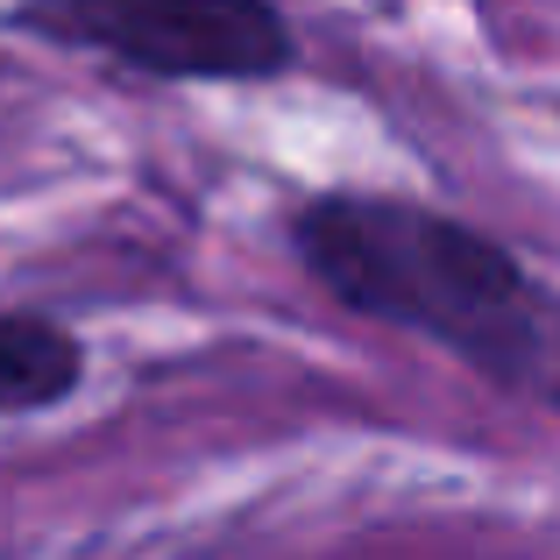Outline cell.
<instances>
[{
	"label": "cell",
	"mask_w": 560,
	"mask_h": 560,
	"mask_svg": "<svg viewBox=\"0 0 560 560\" xmlns=\"http://www.w3.org/2000/svg\"><path fill=\"white\" fill-rule=\"evenodd\" d=\"M85 355L57 319L36 313H8L0 319V411H36L79 383Z\"/></svg>",
	"instance_id": "3"
},
{
	"label": "cell",
	"mask_w": 560,
	"mask_h": 560,
	"mask_svg": "<svg viewBox=\"0 0 560 560\" xmlns=\"http://www.w3.org/2000/svg\"><path fill=\"white\" fill-rule=\"evenodd\" d=\"M299 256L341 305L433 334L504 383L539 376L553 348L525 270L447 213L362 191L313 199L299 213Z\"/></svg>",
	"instance_id": "1"
},
{
	"label": "cell",
	"mask_w": 560,
	"mask_h": 560,
	"mask_svg": "<svg viewBox=\"0 0 560 560\" xmlns=\"http://www.w3.org/2000/svg\"><path fill=\"white\" fill-rule=\"evenodd\" d=\"M22 22L164 79H270L291 65V28L270 0H36Z\"/></svg>",
	"instance_id": "2"
}]
</instances>
